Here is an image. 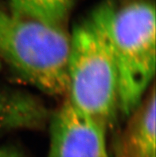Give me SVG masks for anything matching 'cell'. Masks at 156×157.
Returning a JSON list of instances; mask_svg holds the SVG:
<instances>
[{"label":"cell","mask_w":156,"mask_h":157,"mask_svg":"<svg viewBox=\"0 0 156 157\" xmlns=\"http://www.w3.org/2000/svg\"><path fill=\"white\" fill-rule=\"evenodd\" d=\"M107 132L64 98L51 118L46 157H112Z\"/></svg>","instance_id":"277c9868"},{"label":"cell","mask_w":156,"mask_h":157,"mask_svg":"<svg viewBox=\"0 0 156 157\" xmlns=\"http://www.w3.org/2000/svg\"><path fill=\"white\" fill-rule=\"evenodd\" d=\"M129 118L114 145L113 157H156L154 84Z\"/></svg>","instance_id":"5b68a950"},{"label":"cell","mask_w":156,"mask_h":157,"mask_svg":"<svg viewBox=\"0 0 156 157\" xmlns=\"http://www.w3.org/2000/svg\"><path fill=\"white\" fill-rule=\"evenodd\" d=\"M65 98L107 130L120 113L114 60L103 34L89 17L71 30Z\"/></svg>","instance_id":"3957f363"},{"label":"cell","mask_w":156,"mask_h":157,"mask_svg":"<svg viewBox=\"0 0 156 157\" xmlns=\"http://www.w3.org/2000/svg\"><path fill=\"white\" fill-rule=\"evenodd\" d=\"M74 0H8L10 7L54 22L69 23Z\"/></svg>","instance_id":"8992f818"},{"label":"cell","mask_w":156,"mask_h":157,"mask_svg":"<svg viewBox=\"0 0 156 157\" xmlns=\"http://www.w3.org/2000/svg\"><path fill=\"white\" fill-rule=\"evenodd\" d=\"M0 157H24L22 153L14 147H0Z\"/></svg>","instance_id":"52a82bcc"},{"label":"cell","mask_w":156,"mask_h":157,"mask_svg":"<svg viewBox=\"0 0 156 157\" xmlns=\"http://www.w3.org/2000/svg\"><path fill=\"white\" fill-rule=\"evenodd\" d=\"M89 17L110 49L118 78L119 112L127 117L154 85V3L151 0H105Z\"/></svg>","instance_id":"6da1fadb"},{"label":"cell","mask_w":156,"mask_h":157,"mask_svg":"<svg viewBox=\"0 0 156 157\" xmlns=\"http://www.w3.org/2000/svg\"><path fill=\"white\" fill-rule=\"evenodd\" d=\"M69 24L0 6V59L40 91L65 98Z\"/></svg>","instance_id":"7a4b0ae2"}]
</instances>
